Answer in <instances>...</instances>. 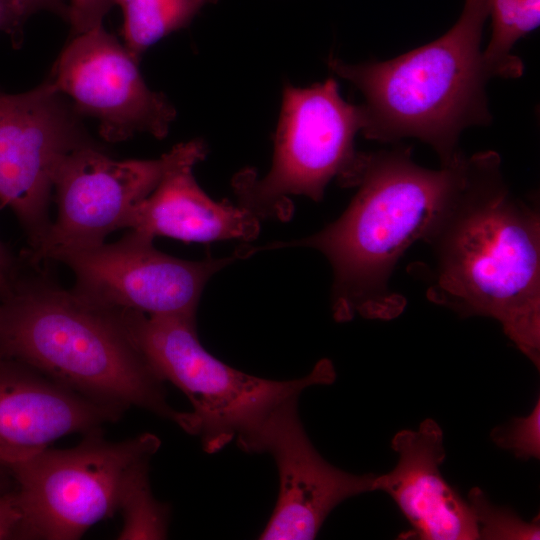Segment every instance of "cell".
Wrapping results in <instances>:
<instances>
[{
	"label": "cell",
	"mask_w": 540,
	"mask_h": 540,
	"mask_svg": "<svg viewBox=\"0 0 540 540\" xmlns=\"http://www.w3.org/2000/svg\"><path fill=\"white\" fill-rule=\"evenodd\" d=\"M421 241L427 298L461 317L496 320L540 367V213L510 189L494 151L465 156Z\"/></svg>",
	"instance_id": "6da1fadb"
},
{
	"label": "cell",
	"mask_w": 540,
	"mask_h": 540,
	"mask_svg": "<svg viewBox=\"0 0 540 540\" xmlns=\"http://www.w3.org/2000/svg\"><path fill=\"white\" fill-rule=\"evenodd\" d=\"M465 155L440 169L416 164L410 147L359 152L342 182L357 187L344 213L301 239L274 242L255 251L306 247L322 253L333 271L332 312L336 321L359 315L392 320L406 299L391 289L395 266L421 240L434 214L457 181Z\"/></svg>",
	"instance_id": "7a4b0ae2"
},
{
	"label": "cell",
	"mask_w": 540,
	"mask_h": 540,
	"mask_svg": "<svg viewBox=\"0 0 540 540\" xmlns=\"http://www.w3.org/2000/svg\"><path fill=\"white\" fill-rule=\"evenodd\" d=\"M0 357L21 362L60 385L124 411L137 407L175 422L163 381L126 333L115 310L72 289L19 278L0 299Z\"/></svg>",
	"instance_id": "3957f363"
},
{
	"label": "cell",
	"mask_w": 540,
	"mask_h": 540,
	"mask_svg": "<svg viewBox=\"0 0 540 540\" xmlns=\"http://www.w3.org/2000/svg\"><path fill=\"white\" fill-rule=\"evenodd\" d=\"M488 15L486 0H465L449 31L396 58L350 64L331 55L329 68L364 97L363 135L380 142L417 138L441 166L455 161L461 133L491 121L485 88L492 76L480 49Z\"/></svg>",
	"instance_id": "277c9868"
},
{
	"label": "cell",
	"mask_w": 540,
	"mask_h": 540,
	"mask_svg": "<svg viewBox=\"0 0 540 540\" xmlns=\"http://www.w3.org/2000/svg\"><path fill=\"white\" fill-rule=\"evenodd\" d=\"M129 338L154 373L179 388L191 403L183 430L216 453L250 429L282 401L336 379L331 360H319L304 377L277 381L231 367L201 344L196 318L149 316L116 310Z\"/></svg>",
	"instance_id": "5b68a950"
},
{
	"label": "cell",
	"mask_w": 540,
	"mask_h": 540,
	"mask_svg": "<svg viewBox=\"0 0 540 540\" xmlns=\"http://www.w3.org/2000/svg\"><path fill=\"white\" fill-rule=\"evenodd\" d=\"M101 432L85 433L73 448H46L7 470L16 484L17 538L79 539L118 512L129 479L150 463L161 442L151 433L110 442Z\"/></svg>",
	"instance_id": "8992f818"
},
{
	"label": "cell",
	"mask_w": 540,
	"mask_h": 540,
	"mask_svg": "<svg viewBox=\"0 0 540 540\" xmlns=\"http://www.w3.org/2000/svg\"><path fill=\"white\" fill-rule=\"evenodd\" d=\"M364 122L362 106L346 102L333 78L305 88L286 85L272 167L262 179L252 169L235 176L238 204L259 219L285 220L290 196L322 200L328 183L337 178L341 184L354 167V139Z\"/></svg>",
	"instance_id": "52a82bcc"
},
{
	"label": "cell",
	"mask_w": 540,
	"mask_h": 540,
	"mask_svg": "<svg viewBox=\"0 0 540 540\" xmlns=\"http://www.w3.org/2000/svg\"><path fill=\"white\" fill-rule=\"evenodd\" d=\"M206 154V144L198 139L146 160H115L92 143L74 149L55 174L56 219L39 247L29 253L30 260H55L64 252L104 243L107 235L124 228L133 208L170 169L184 161L199 163Z\"/></svg>",
	"instance_id": "ba28073f"
},
{
	"label": "cell",
	"mask_w": 540,
	"mask_h": 540,
	"mask_svg": "<svg viewBox=\"0 0 540 540\" xmlns=\"http://www.w3.org/2000/svg\"><path fill=\"white\" fill-rule=\"evenodd\" d=\"M153 240L130 230L117 242L64 252L55 261L73 272L72 290L96 306L149 316L196 318L209 279L232 262L254 254L253 247L244 245L227 257L189 261L159 251Z\"/></svg>",
	"instance_id": "9c48e42d"
},
{
	"label": "cell",
	"mask_w": 540,
	"mask_h": 540,
	"mask_svg": "<svg viewBox=\"0 0 540 540\" xmlns=\"http://www.w3.org/2000/svg\"><path fill=\"white\" fill-rule=\"evenodd\" d=\"M79 116L47 80L26 92L0 91V208L16 215L29 253L51 225L48 209L61 161L91 143Z\"/></svg>",
	"instance_id": "30bf717a"
},
{
	"label": "cell",
	"mask_w": 540,
	"mask_h": 540,
	"mask_svg": "<svg viewBox=\"0 0 540 540\" xmlns=\"http://www.w3.org/2000/svg\"><path fill=\"white\" fill-rule=\"evenodd\" d=\"M138 63L102 25L72 36L46 80L80 115L98 122L104 140L120 142L137 133L162 139L176 110L147 86Z\"/></svg>",
	"instance_id": "8fae6325"
},
{
	"label": "cell",
	"mask_w": 540,
	"mask_h": 540,
	"mask_svg": "<svg viewBox=\"0 0 540 540\" xmlns=\"http://www.w3.org/2000/svg\"><path fill=\"white\" fill-rule=\"evenodd\" d=\"M290 397L237 436L249 453H269L276 464L279 491L263 540L314 539L330 512L344 500L374 491L376 474L356 475L328 463L316 450Z\"/></svg>",
	"instance_id": "7c38bea8"
},
{
	"label": "cell",
	"mask_w": 540,
	"mask_h": 540,
	"mask_svg": "<svg viewBox=\"0 0 540 540\" xmlns=\"http://www.w3.org/2000/svg\"><path fill=\"white\" fill-rule=\"evenodd\" d=\"M123 411L78 394L31 367L0 357V469L71 433L115 422Z\"/></svg>",
	"instance_id": "4fadbf2b"
},
{
	"label": "cell",
	"mask_w": 540,
	"mask_h": 540,
	"mask_svg": "<svg viewBox=\"0 0 540 540\" xmlns=\"http://www.w3.org/2000/svg\"><path fill=\"white\" fill-rule=\"evenodd\" d=\"M391 446L398 454V462L390 472L376 475L374 491L390 495L408 520L412 529L405 537L479 539L470 504L441 474L446 453L439 424L427 418L417 430L397 432Z\"/></svg>",
	"instance_id": "5bb4252c"
},
{
	"label": "cell",
	"mask_w": 540,
	"mask_h": 540,
	"mask_svg": "<svg viewBox=\"0 0 540 540\" xmlns=\"http://www.w3.org/2000/svg\"><path fill=\"white\" fill-rule=\"evenodd\" d=\"M197 163L184 161L170 169L133 208L124 228L185 242L255 239L259 218L239 204L209 197L193 176Z\"/></svg>",
	"instance_id": "9a60e30c"
},
{
	"label": "cell",
	"mask_w": 540,
	"mask_h": 540,
	"mask_svg": "<svg viewBox=\"0 0 540 540\" xmlns=\"http://www.w3.org/2000/svg\"><path fill=\"white\" fill-rule=\"evenodd\" d=\"M217 1L115 0L123 13V44L139 61L149 47L188 26L204 7Z\"/></svg>",
	"instance_id": "2e32d148"
},
{
	"label": "cell",
	"mask_w": 540,
	"mask_h": 540,
	"mask_svg": "<svg viewBox=\"0 0 540 540\" xmlns=\"http://www.w3.org/2000/svg\"><path fill=\"white\" fill-rule=\"evenodd\" d=\"M486 2L492 19V36L482 51L485 65L492 77H520L524 67L512 49L519 39L539 26L540 0Z\"/></svg>",
	"instance_id": "e0dca14e"
},
{
	"label": "cell",
	"mask_w": 540,
	"mask_h": 540,
	"mask_svg": "<svg viewBox=\"0 0 540 540\" xmlns=\"http://www.w3.org/2000/svg\"><path fill=\"white\" fill-rule=\"evenodd\" d=\"M123 526L118 539H164L167 536L169 509L153 495L149 464L138 468L129 479L120 500Z\"/></svg>",
	"instance_id": "ac0fdd59"
},
{
	"label": "cell",
	"mask_w": 540,
	"mask_h": 540,
	"mask_svg": "<svg viewBox=\"0 0 540 540\" xmlns=\"http://www.w3.org/2000/svg\"><path fill=\"white\" fill-rule=\"evenodd\" d=\"M468 503L475 516L479 539L525 540L540 538L538 520L528 523L512 510L494 505L477 487L469 491Z\"/></svg>",
	"instance_id": "d6986e66"
},
{
	"label": "cell",
	"mask_w": 540,
	"mask_h": 540,
	"mask_svg": "<svg viewBox=\"0 0 540 540\" xmlns=\"http://www.w3.org/2000/svg\"><path fill=\"white\" fill-rule=\"evenodd\" d=\"M493 442L521 459L540 457V400L525 417L513 418L491 432Z\"/></svg>",
	"instance_id": "ffe728a7"
},
{
	"label": "cell",
	"mask_w": 540,
	"mask_h": 540,
	"mask_svg": "<svg viewBox=\"0 0 540 540\" xmlns=\"http://www.w3.org/2000/svg\"><path fill=\"white\" fill-rule=\"evenodd\" d=\"M115 0H68L67 16L72 35L102 26Z\"/></svg>",
	"instance_id": "44dd1931"
},
{
	"label": "cell",
	"mask_w": 540,
	"mask_h": 540,
	"mask_svg": "<svg viewBox=\"0 0 540 540\" xmlns=\"http://www.w3.org/2000/svg\"><path fill=\"white\" fill-rule=\"evenodd\" d=\"M15 13L22 23H24L32 14L49 10L57 12L66 18L67 4L64 0H9Z\"/></svg>",
	"instance_id": "7402d4cb"
},
{
	"label": "cell",
	"mask_w": 540,
	"mask_h": 540,
	"mask_svg": "<svg viewBox=\"0 0 540 540\" xmlns=\"http://www.w3.org/2000/svg\"><path fill=\"white\" fill-rule=\"evenodd\" d=\"M19 521L12 495L0 494V540L17 538Z\"/></svg>",
	"instance_id": "603a6c76"
},
{
	"label": "cell",
	"mask_w": 540,
	"mask_h": 540,
	"mask_svg": "<svg viewBox=\"0 0 540 540\" xmlns=\"http://www.w3.org/2000/svg\"><path fill=\"white\" fill-rule=\"evenodd\" d=\"M19 278L15 258L0 241V299L11 292Z\"/></svg>",
	"instance_id": "cb8c5ba5"
},
{
	"label": "cell",
	"mask_w": 540,
	"mask_h": 540,
	"mask_svg": "<svg viewBox=\"0 0 540 540\" xmlns=\"http://www.w3.org/2000/svg\"><path fill=\"white\" fill-rule=\"evenodd\" d=\"M23 23L18 18L9 0H0V31L11 35L14 44H20Z\"/></svg>",
	"instance_id": "d4e9b609"
}]
</instances>
